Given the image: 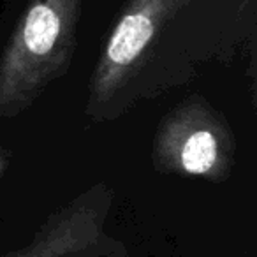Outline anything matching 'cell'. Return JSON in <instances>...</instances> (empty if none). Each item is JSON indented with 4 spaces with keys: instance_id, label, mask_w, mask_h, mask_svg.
Segmentation results:
<instances>
[{
    "instance_id": "obj_1",
    "label": "cell",
    "mask_w": 257,
    "mask_h": 257,
    "mask_svg": "<svg viewBox=\"0 0 257 257\" xmlns=\"http://www.w3.org/2000/svg\"><path fill=\"white\" fill-rule=\"evenodd\" d=\"M81 0H30L0 58V116H15L67 72Z\"/></svg>"
},
{
    "instance_id": "obj_2",
    "label": "cell",
    "mask_w": 257,
    "mask_h": 257,
    "mask_svg": "<svg viewBox=\"0 0 257 257\" xmlns=\"http://www.w3.org/2000/svg\"><path fill=\"white\" fill-rule=\"evenodd\" d=\"M231 127L203 97L192 95L159 125L152 161L159 173L224 182L234 168Z\"/></svg>"
},
{
    "instance_id": "obj_3",
    "label": "cell",
    "mask_w": 257,
    "mask_h": 257,
    "mask_svg": "<svg viewBox=\"0 0 257 257\" xmlns=\"http://www.w3.org/2000/svg\"><path fill=\"white\" fill-rule=\"evenodd\" d=\"M187 0H128L106 39L90 81V100L104 104L140 69L162 27Z\"/></svg>"
},
{
    "instance_id": "obj_4",
    "label": "cell",
    "mask_w": 257,
    "mask_h": 257,
    "mask_svg": "<svg viewBox=\"0 0 257 257\" xmlns=\"http://www.w3.org/2000/svg\"><path fill=\"white\" fill-rule=\"evenodd\" d=\"M107 208L109 196L97 187L51 215L32 243L6 257H85L102 239Z\"/></svg>"
},
{
    "instance_id": "obj_5",
    "label": "cell",
    "mask_w": 257,
    "mask_h": 257,
    "mask_svg": "<svg viewBox=\"0 0 257 257\" xmlns=\"http://www.w3.org/2000/svg\"><path fill=\"white\" fill-rule=\"evenodd\" d=\"M6 169H8V154L4 150H0V178H2Z\"/></svg>"
}]
</instances>
